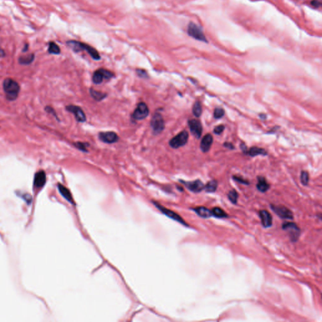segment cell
<instances>
[{
	"label": "cell",
	"mask_w": 322,
	"mask_h": 322,
	"mask_svg": "<svg viewBox=\"0 0 322 322\" xmlns=\"http://www.w3.org/2000/svg\"><path fill=\"white\" fill-rule=\"evenodd\" d=\"M3 88L8 100L14 101L17 98L20 92V86L16 81L13 79L7 78L3 81Z\"/></svg>",
	"instance_id": "cell-1"
},
{
	"label": "cell",
	"mask_w": 322,
	"mask_h": 322,
	"mask_svg": "<svg viewBox=\"0 0 322 322\" xmlns=\"http://www.w3.org/2000/svg\"><path fill=\"white\" fill-rule=\"evenodd\" d=\"M67 44L69 47H70L74 51L79 52L81 51H86L90 56L95 60H98L101 59L100 55L98 52L93 47L90 46V45L86 44L84 43H82L80 42L75 41V40H70L67 42Z\"/></svg>",
	"instance_id": "cell-2"
},
{
	"label": "cell",
	"mask_w": 322,
	"mask_h": 322,
	"mask_svg": "<svg viewBox=\"0 0 322 322\" xmlns=\"http://www.w3.org/2000/svg\"><path fill=\"white\" fill-rule=\"evenodd\" d=\"M151 126L154 135L160 134L164 130V120L159 112H156L153 115L151 121Z\"/></svg>",
	"instance_id": "cell-3"
},
{
	"label": "cell",
	"mask_w": 322,
	"mask_h": 322,
	"mask_svg": "<svg viewBox=\"0 0 322 322\" xmlns=\"http://www.w3.org/2000/svg\"><path fill=\"white\" fill-rule=\"evenodd\" d=\"M189 139L188 132L186 130H183L178 134L177 135L174 137L173 139H170L169 144V145L173 148H178L181 147L185 145Z\"/></svg>",
	"instance_id": "cell-4"
},
{
	"label": "cell",
	"mask_w": 322,
	"mask_h": 322,
	"mask_svg": "<svg viewBox=\"0 0 322 322\" xmlns=\"http://www.w3.org/2000/svg\"><path fill=\"white\" fill-rule=\"evenodd\" d=\"M187 33L189 36L199 41L207 42V40L203 33L201 28L195 23H189L187 27Z\"/></svg>",
	"instance_id": "cell-5"
},
{
	"label": "cell",
	"mask_w": 322,
	"mask_h": 322,
	"mask_svg": "<svg viewBox=\"0 0 322 322\" xmlns=\"http://www.w3.org/2000/svg\"><path fill=\"white\" fill-rule=\"evenodd\" d=\"M113 76L114 74L111 71L104 69H99L93 73L92 80L95 84H99L104 79H110Z\"/></svg>",
	"instance_id": "cell-6"
},
{
	"label": "cell",
	"mask_w": 322,
	"mask_h": 322,
	"mask_svg": "<svg viewBox=\"0 0 322 322\" xmlns=\"http://www.w3.org/2000/svg\"><path fill=\"white\" fill-rule=\"evenodd\" d=\"M282 227L284 230L288 232L290 239L292 242H295L298 240L300 233H301V230H300L297 225L294 223L287 222L284 223Z\"/></svg>",
	"instance_id": "cell-7"
},
{
	"label": "cell",
	"mask_w": 322,
	"mask_h": 322,
	"mask_svg": "<svg viewBox=\"0 0 322 322\" xmlns=\"http://www.w3.org/2000/svg\"><path fill=\"white\" fill-rule=\"evenodd\" d=\"M149 114V110L147 105L141 102L138 104L137 108L132 114V118L135 120H142L147 117Z\"/></svg>",
	"instance_id": "cell-8"
},
{
	"label": "cell",
	"mask_w": 322,
	"mask_h": 322,
	"mask_svg": "<svg viewBox=\"0 0 322 322\" xmlns=\"http://www.w3.org/2000/svg\"><path fill=\"white\" fill-rule=\"evenodd\" d=\"M188 126L192 135L199 139L203 132V127L200 121L197 119L189 120L188 121Z\"/></svg>",
	"instance_id": "cell-9"
},
{
	"label": "cell",
	"mask_w": 322,
	"mask_h": 322,
	"mask_svg": "<svg viewBox=\"0 0 322 322\" xmlns=\"http://www.w3.org/2000/svg\"><path fill=\"white\" fill-rule=\"evenodd\" d=\"M271 209L279 217L283 219L292 220L293 218V214L291 211L284 206L271 205Z\"/></svg>",
	"instance_id": "cell-10"
},
{
	"label": "cell",
	"mask_w": 322,
	"mask_h": 322,
	"mask_svg": "<svg viewBox=\"0 0 322 322\" xmlns=\"http://www.w3.org/2000/svg\"><path fill=\"white\" fill-rule=\"evenodd\" d=\"M66 110L74 115L76 120L78 122L83 123L86 120V117L84 111L79 106L75 105H69L66 106Z\"/></svg>",
	"instance_id": "cell-11"
},
{
	"label": "cell",
	"mask_w": 322,
	"mask_h": 322,
	"mask_svg": "<svg viewBox=\"0 0 322 322\" xmlns=\"http://www.w3.org/2000/svg\"><path fill=\"white\" fill-rule=\"evenodd\" d=\"M154 203L156 205V206L162 211V213L165 214V215L167 216L168 217L172 218L173 220H174L177 221L178 222H179L180 223H181L183 225H187V224L186 223L185 221L176 213H175V212H174L173 211H171L170 210L165 208L164 206H161L159 204H158L157 203Z\"/></svg>",
	"instance_id": "cell-12"
},
{
	"label": "cell",
	"mask_w": 322,
	"mask_h": 322,
	"mask_svg": "<svg viewBox=\"0 0 322 322\" xmlns=\"http://www.w3.org/2000/svg\"><path fill=\"white\" fill-rule=\"evenodd\" d=\"M99 139L106 143H114L118 141L119 137L114 132H102L98 135Z\"/></svg>",
	"instance_id": "cell-13"
},
{
	"label": "cell",
	"mask_w": 322,
	"mask_h": 322,
	"mask_svg": "<svg viewBox=\"0 0 322 322\" xmlns=\"http://www.w3.org/2000/svg\"><path fill=\"white\" fill-rule=\"evenodd\" d=\"M180 182L184 184L189 190L194 192H200L205 188L204 184L199 179L194 181H184L181 180Z\"/></svg>",
	"instance_id": "cell-14"
},
{
	"label": "cell",
	"mask_w": 322,
	"mask_h": 322,
	"mask_svg": "<svg viewBox=\"0 0 322 322\" xmlns=\"http://www.w3.org/2000/svg\"><path fill=\"white\" fill-rule=\"evenodd\" d=\"M46 182V175L44 170H40L36 173L34 178V185L37 188L44 186Z\"/></svg>",
	"instance_id": "cell-15"
},
{
	"label": "cell",
	"mask_w": 322,
	"mask_h": 322,
	"mask_svg": "<svg viewBox=\"0 0 322 322\" xmlns=\"http://www.w3.org/2000/svg\"><path fill=\"white\" fill-rule=\"evenodd\" d=\"M259 216L263 227L267 228L272 225V218L271 214L266 210H261L259 212Z\"/></svg>",
	"instance_id": "cell-16"
},
{
	"label": "cell",
	"mask_w": 322,
	"mask_h": 322,
	"mask_svg": "<svg viewBox=\"0 0 322 322\" xmlns=\"http://www.w3.org/2000/svg\"><path fill=\"white\" fill-rule=\"evenodd\" d=\"M213 140V137L211 134H207L203 137L200 143V148L203 152H206L210 149Z\"/></svg>",
	"instance_id": "cell-17"
},
{
	"label": "cell",
	"mask_w": 322,
	"mask_h": 322,
	"mask_svg": "<svg viewBox=\"0 0 322 322\" xmlns=\"http://www.w3.org/2000/svg\"><path fill=\"white\" fill-rule=\"evenodd\" d=\"M58 189H59V191L60 193L62 195V196L64 198L66 199L71 203H72V204L74 203V200H73L71 193L70 191L67 187H66L65 186L60 184H58Z\"/></svg>",
	"instance_id": "cell-18"
},
{
	"label": "cell",
	"mask_w": 322,
	"mask_h": 322,
	"mask_svg": "<svg viewBox=\"0 0 322 322\" xmlns=\"http://www.w3.org/2000/svg\"><path fill=\"white\" fill-rule=\"evenodd\" d=\"M247 154H248L252 157H255V156H259V155L266 156V155H267V152L266 151V150H264L262 148L252 147L249 150Z\"/></svg>",
	"instance_id": "cell-19"
},
{
	"label": "cell",
	"mask_w": 322,
	"mask_h": 322,
	"mask_svg": "<svg viewBox=\"0 0 322 322\" xmlns=\"http://www.w3.org/2000/svg\"><path fill=\"white\" fill-rule=\"evenodd\" d=\"M195 212L202 218H210L212 216V212L209 209L203 207V206H200L197 207L194 209Z\"/></svg>",
	"instance_id": "cell-20"
},
{
	"label": "cell",
	"mask_w": 322,
	"mask_h": 322,
	"mask_svg": "<svg viewBox=\"0 0 322 322\" xmlns=\"http://www.w3.org/2000/svg\"><path fill=\"white\" fill-rule=\"evenodd\" d=\"M256 186L257 189L262 192H266L270 187V185L264 177H258V183Z\"/></svg>",
	"instance_id": "cell-21"
},
{
	"label": "cell",
	"mask_w": 322,
	"mask_h": 322,
	"mask_svg": "<svg viewBox=\"0 0 322 322\" xmlns=\"http://www.w3.org/2000/svg\"><path fill=\"white\" fill-rule=\"evenodd\" d=\"M35 59V55L33 54H28L26 55H21L18 59V62L20 64L22 65H29L31 64Z\"/></svg>",
	"instance_id": "cell-22"
},
{
	"label": "cell",
	"mask_w": 322,
	"mask_h": 322,
	"mask_svg": "<svg viewBox=\"0 0 322 322\" xmlns=\"http://www.w3.org/2000/svg\"><path fill=\"white\" fill-rule=\"evenodd\" d=\"M90 95H91V97L94 99H95L96 101H98L103 100L107 96L106 94L101 93V92H99V91H96V90H95L93 89H90Z\"/></svg>",
	"instance_id": "cell-23"
},
{
	"label": "cell",
	"mask_w": 322,
	"mask_h": 322,
	"mask_svg": "<svg viewBox=\"0 0 322 322\" xmlns=\"http://www.w3.org/2000/svg\"><path fill=\"white\" fill-rule=\"evenodd\" d=\"M218 186V183L216 180H211L209 181L206 186H205V188L207 192H215Z\"/></svg>",
	"instance_id": "cell-24"
},
{
	"label": "cell",
	"mask_w": 322,
	"mask_h": 322,
	"mask_svg": "<svg viewBox=\"0 0 322 322\" xmlns=\"http://www.w3.org/2000/svg\"><path fill=\"white\" fill-rule=\"evenodd\" d=\"M212 215H214L215 217L217 218H227L228 217L227 214L221 208L215 207L213 208L212 211Z\"/></svg>",
	"instance_id": "cell-25"
},
{
	"label": "cell",
	"mask_w": 322,
	"mask_h": 322,
	"mask_svg": "<svg viewBox=\"0 0 322 322\" xmlns=\"http://www.w3.org/2000/svg\"><path fill=\"white\" fill-rule=\"evenodd\" d=\"M192 113L196 117H200L202 113V106L200 101H196L192 107Z\"/></svg>",
	"instance_id": "cell-26"
},
{
	"label": "cell",
	"mask_w": 322,
	"mask_h": 322,
	"mask_svg": "<svg viewBox=\"0 0 322 322\" xmlns=\"http://www.w3.org/2000/svg\"><path fill=\"white\" fill-rule=\"evenodd\" d=\"M48 52L51 54L58 55L60 53V47L54 42H51L49 44Z\"/></svg>",
	"instance_id": "cell-27"
},
{
	"label": "cell",
	"mask_w": 322,
	"mask_h": 322,
	"mask_svg": "<svg viewBox=\"0 0 322 322\" xmlns=\"http://www.w3.org/2000/svg\"><path fill=\"white\" fill-rule=\"evenodd\" d=\"M238 196H239L238 193L235 189H233L228 192V198L229 200L233 204H236L237 203Z\"/></svg>",
	"instance_id": "cell-28"
},
{
	"label": "cell",
	"mask_w": 322,
	"mask_h": 322,
	"mask_svg": "<svg viewBox=\"0 0 322 322\" xmlns=\"http://www.w3.org/2000/svg\"><path fill=\"white\" fill-rule=\"evenodd\" d=\"M74 145L75 147L80 150V151H82V152H88V151L87 149V147L89 146V144H88V143H84V142H76L74 143Z\"/></svg>",
	"instance_id": "cell-29"
},
{
	"label": "cell",
	"mask_w": 322,
	"mask_h": 322,
	"mask_svg": "<svg viewBox=\"0 0 322 322\" xmlns=\"http://www.w3.org/2000/svg\"><path fill=\"white\" fill-rule=\"evenodd\" d=\"M301 182L304 186H307L309 182V174L307 171H302L301 173Z\"/></svg>",
	"instance_id": "cell-30"
},
{
	"label": "cell",
	"mask_w": 322,
	"mask_h": 322,
	"mask_svg": "<svg viewBox=\"0 0 322 322\" xmlns=\"http://www.w3.org/2000/svg\"><path fill=\"white\" fill-rule=\"evenodd\" d=\"M225 115V110L222 108H216L214 111V117L216 119L222 118Z\"/></svg>",
	"instance_id": "cell-31"
},
{
	"label": "cell",
	"mask_w": 322,
	"mask_h": 322,
	"mask_svg": "<svg viewBox=\"0 0 322 322\" xmlns=\"http://www.w3.org/2000/svg\"><path fill=\"white\" fill-rule=\"evenodd\" d=\"M225 126L223 125H220L216 127H214L213 132L217 135H220L225 130Z\"/></svg>",
	"instance_id": "cell-32"
},
{
	"label": "cell",
	"mask_w": 322,
	"mask_h": 322,
	"mask_svg": "<svg viewBox=\"0 0 322 322\" xmlns=\"http://www.w3.org/2000/svg\"><path fill=\"white\" fill-rule=\"evenodd\" d=\"M137 73L138 74V76L140 77H142V78H146V77H148V74H147V73L143 70V69H137Z\"/></svg>",
	"instance_id": "cell-33"
},
{
	"label": "cell",
	"mask_w": 322,
	"mask_h": 322,
	"mask_svg": "<svg viewBox=\"0 0 322 322\" xmlns=\"http://www.w3.org/2000/svg\"><path fill=\"white\" fill-rule=\"evenodd\" d=\"M233 179L236 181H237L240 183H242V184H249V182L246 180H244L243 178H240V177H238V176H233Z\"/></svg>",
	"instance_id": "cell-34"
},
{
	"label": "cell",
	"mask_w": 322,
	"mask_h": 322,
	"mask_svg": "<svg viewBox=\"0 0 322 322\" xmlns=\"http://www.w3.org/2000/svg\"><path fill=\"white\" fill-rule=\"evenodd\" d=\"M45 110H46L48 113L52 114L54 117H55L57 118V115H56V114H55V113H56L54 111V110L52 108H51V107H50V106H47V107H46V108H45Z\"/></svg>",
	"instance_id": "cell-35"
},
{
	"label": "cell",
	"mask_w": 322,
	"mask_h": 322,
	"mask_svg": "<svg viewBox=\"0 0 322 322\" xmlns=\"http://www.w3.org/2000/svg\"><path fill=\"white\" fill-rule=\"evenodd\" d=\"M240 147V148H241V150H242V151L244 154H247V152H248V150H247V147L245 145V144L244 143H241Z\"/></svg>",
	"instance_id": "cell-36"
},
{
	"label": "cell",
	"mask_w": 322,
	"mask_h": 322,
	"mask_svg": "<svg viewBox=\"0 0 322 322\" xmlns=\"http://www.w3.org/2000/svg\"><path fill=\"white\" fill-rule=\"evenodd\" d=\"M311 4L315 7H316V8H318L321 6V2H320L319 1H318V0H313V1L311 2Z\"/></svg>",
	"instance_id": "cell-37"
},
{
	"label": "cell",
	"mask_w": 322,
	"mask_h": 322,
	"mask_svg": "<svg viewBox=\"0 0 322 322\" xmlns=\"http://www.w3.org/2000/svg\"><path fill=\"white\" fill-rule=\"evenodd\" d=\"M223 145H224L225 147H227V148H229V149H231V150H233V149L235 148L234 145H233L232 143H230V142H225L224 144H223Z\"/></svg>",
	"instance_id": "cell-38"
},
{
	"label": "cell",
	"mask_w": 322,
	"mask_h": 322,
	"mask_svg": "<svg viewBox=\"0 0 322 322\" xmlns=\"http://www.w3.org/2000/svg\"><path fill=\"white\" fill-rule=\"evenodd\" d=\"M5 56V52H4V51L0 48V57H3Z\"/></svg>",
	"instance_id": "cell-39"
},
{
	"label": "cell",
	"mask_w": 322,
	"mask_h": 322,
	"mask_svg": "<svg viewBox=\"0 0 322 322\" xmlns=\"http://www.w3.org/2000/svg\"><path fill=\"white\" fill-rule=\"evenodd\" d=\"M259 117H260L261 119H262V120H266V115L265 114H263V113L260 114Z\"/></svg>",
	"instance_id": "cell-40"
},
{
	"label": "cell",
	"mask_w": 322,
	"mask_h": 322,
	"mask_svg": "<svg viewBox=\"0 0 322 322\" xmlns=\"http://www.w3.org/2000/svg\"><path fill=\"white\" fill-rule=\"evenodd\" d=\"M28 48H29V45H28V44H25V46H24V49H23V52H25V51H27V49H28Z\"/></svg>",
	"instance_id": "cell-41"
}]
</instances>
